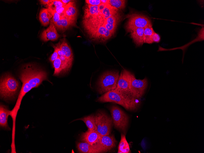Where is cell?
I'll list each match as a JSON object with an SVG mask.
<instances>
[{
	"label": "cell",
	"mask_w": 204,
	"mask_h": 153,
	"mask_svg": "<svg viewBox=\"0 0 204 153\" xmlns=\"http://www.w3.org/2000/svg\"><path fill=\"white\" fill-rule=\"evenodd\" d=\"M95 117L97 131L101 136L110 135L112 126V119L102 111H98Z\"/></svg>",
	"instance_id": "obj_8"
},
{
	"label": "cell",
	"mask_w": 204,
	"mask_h": 153,
	"mask_svg": "<svg viewBox=\"0 0 204 153\" xmlns=\"http://www.w3.org/2000/svg\"><path fill=\"white\" fill-rule=\"evenodd\" d=\"M128 20L126 28L128 32H130L137 28H144L148 27H152L151 20L144 15L134 13L128 15Z\"/></svg>",
	"instance_id": "obj_6"
},
{
	"label": "cell",
	"mask_w": 204,
	"mask_h": 153,
	"mask_svg": "<svg viewBox=\"0 0 204 153\" xmlns=\"http://www.w3.org/2000/svg\"><path fill=\"white\" fill-rule=\"evenodd\" d=\"M141 146L143 149H145L146 148V142H145L144 139L142 140L141 142Z\"/></svg>",
	"instance_id": "obj_39"
},
{
	"label": "cell",
	"mask_w": 204,
	"mask_h": 153,
	"mask_svg": "<svg viewBox=\"0 0 204 153\" xmlns=\"http://www.w3.org/2000/svg\"><path fill=\"white\" fill-rule=\"evenodd\" d=\"M118 153H131L129 144L126 140L125 135L121 134V138L118 147Z\"/></svg>",
	"instance_id": "obj_28"
},
{
	"label": "cell",
	"mask_w": 204,
	"mask_h": 153,
	"mask_svg": "<svg viewBox=\"0 0 204 153\" xmlns=\"http://www.w3.org/2000/svg\"><path fill=\"white\" fill-rule=\"evenodd\" d=\"M65 5H66L63 3L60 0H51L50 2L46 5V7L52 15L57 8Z\"/></svg>",
	"instance_id": "obj_30"
},
{
	"label": "cell",
	"mask_w": 204,
	"mask_h": 153,
	"mask_svg": "<svg viewBox=\"0 0 204 153\" xmlns=\"http://www.w3.org/2000/svg\"><path fill=\"white\" fill-rule=\"evenodd\" d=\"M75 23L62 16L61 19L54 25L58 29L64 31L68 29L71 26L75 25Z\"/></svg>",
	"instance_id": "obj_25"
},
{
	"label": "cell",
	"mask_w": 204,
	"mask_h": 153,
	"mask_svg": "<svg viewBox=\"0 0 204 153\" xmlns=\"http://www.w3.org/2000/svg\"><path fill=\"white\" fill-rule=\"evenodd\" d=\"M76 146L78 152L82 153H100L104 152L103 148L97 143L90 145L87 143H77Z\"/></svg>",
	"instance_id": "obj_11"
},
{
	"label": "cell",
	"mask_w": 204,
	"mask_h": 153,
	"mask_svg": "<svg viewBox=\"0 0 204 153\" xmlns=\"http://www.w3.org/2000/svg\"><path fill=\"white\" fill-rule=\"evenodd\" d=\"M86 4L92 5H99L101 3V0H86Z\"/></svg>",
	"instance_id": "obj_33"
},
{
	"label": "cell",
	"mask_w": 204,
	"mask_h": 153,
	"mask_svg": "<svg viewBox=\"0 0 204 153\" xmlns=\"http://www.w3.org/2000/svg\"><path fill=\"white\" fill-rule=\"evenodd\" d=\"M107 4H104L103 3H101L98 6V10L99 12V14L102 12L103 9L105 8L106 6V5Z\"/></svg>",
	"instance_id": "obj_37"
},
{
	"label": "cell",
	"mask_w": 204,
	"mask_h": 153,
	"mask_svg": "<svg viewBox=\"0 0 204 153\" xmlns=\"http://www.w3.org/2000/svg\"><path fill=\"white\" fill-rule=\"evenodd\" d=\"M89 37L101 42H104L114 35L103 25L86 30Z\"/></svg>",
	"instance_id": "obj_10"
},
{
	"label": "cell",
	"mask_w": 204,
	"mask_h": 153,
	"mask_svg": "<svg viewBox=\"0 0 204 153\" xmlns=\"http://www.w3.org/2000/svg\"><path fill=\"white\" fill-rule=\"evenodd\" d=\"M152 40L153 42L158 43L160 41V37L158 34L155 32L152 36Z\"/></svg>",
	"instance_id": "obj_35"
},
{
	"label": "cell",
	"mask_w": 204,
	"mask_h": 153,
	"mask_svg": "<svg viewBox=\"0 0 204 153\" xmlns=\"http://www.w3.org/2000/svg\"><path fill=\"white\" fill-rule=\"evenodd\" d=\"M148 85L147 79H137L134 74L131 73L130 81V88L133 97L135 99L142 97Z\"/></svg>",
	"instance_id": "obj_9"
},
{
	"label": "cell",
	"mask_w": 204,
	"mask_h": 153,
	"mask_svg": "<svg viewBox=\"0 0 204 153\" xmlns=\"http://www.w3.org/2000/svg\"><path fill=\"white\" fill-rule=\"evenodd\" d=\"M131 73L125 69L122 70L119 75L117 86L115 90L126 97L131 99H137L133 97L130 88Z\"/></svg>",
	"instance_id": "obj_7"
},
{
	"label": "cell",
	"mask_w": 204,
	"mask_h": 153,
	"mask_svg": "<svg viewBox=\"0 0 204 153\" xmlns=\"http://www.w3.org/2000/svg\"><path fill=\"white\" fill-rule=\"evenodd\" d=\"M61 2L64 4L66 5L69 2H72L73 1L70 0H61Z\"/></svg>",
	"instance_id": "obj_40"
},
{
	"label": "cell",
	"mask_w": 204,
	"mask_h": 153,
	"mask_svg": "<svg viewBox=\"0 0 204 153\" xmlns=\"http://www.w3.org/2000/svg\"><path fill=\"white\" fill-rule=\"evenodd\" d=\"M54 69L53 75L58 76L62 74L67 72L69 69L62 62L60 59L58 58L53 62Z\"/></svg>",
	"instance_id": "obj_24"
},
{
	"label": "cell",
	"mask_w": 204,
	"mask_h": 153,
	"mask_svg": "<svg viewBox=\"0 0 204 153\" xmlns=\"http://www.w3.org/2000/svg\"><path fill=\"white\" fill-rule=\"evenodd\" d=\"M19 86L17 80L10 74H5L0 79L1 98L5 100L13 98L17 93Z\"/></svg>",
	"instance_id": "obj_3"
},
{
	"label": "cell",
	"mask_w": 204,
	"mask_h": 153,
	"mask_svg": "<svg viewBox=\"0 0 204 153\" xmlns=\"http://www.w3.org/2000/svg\"><path fill=\"white\" fill-rule=\"evenodd\" d=\"M60 47L63 55L72 64L73 60V53L71 48L65 38L63 39L60 42Z\"/></svg>",
	"instance_id": "obj_21"
},
{
	"label": "cell",
	"mask_w": 204,
	"mask_h": 153,
	"mask_svg": "<svg viewBox=\"0 0 204 153\" xmlns=\"http://www.w3.org/2000/svg\"><path fill=\"white\" fill-rule=\"evenodd\" d=\"M52 15L47 8H42L41 9L39 15V19L42 25L44 26L48 25L52 18Z\"/></svg>",
	"instance_id": "obj_23"
},
{
	"label": "cell",
	"mask_w": 204,
	"mask_h": 153,
	"mask_svg": "<svg viewBox=\"0 0 204 153\" xmlns=\"http://www.w3.org/2000/svg\"><path fill=\"white\" fill-rule=\"evenodd\" d=\"M119 75L117 71H107L104 73L98 82V90L100 94L115 89Z\"/></svg>",
	"instance_id": "obj_4"
},
{
	"label": "cell",
	"mask_w": 204,
	"mask_h": 153,
	"mask_svg": "<svg viewBox=\"0 0 204 153\" xmlns=\"http://www.w3.org/2000/svg\"><path fill=\"white\" fill-rule=\"evenodd\" d=\"M120 18V15L118 13L105 20L103 26L114 34Z\"/></svg>",
	"instance_id": "obj_17"
},
{
	"label": "cell",
	"mask_w": 204,
	"mask_h": 153,
	"mask_svg": "<svg viewBox=\"0 0 204 153\" xmlns=\"http://www.w3.org/2000/svg\"><path fill=\"white\" fill-rule=\"evenodd\" d=\"M102 3L104 4H109V0H101Z\"/></svg>",
	"instance_id": "obj_41"
},
{
	"label": "cell",
	"mask_w": 204,
	"mask_h": 153,
	"mask_svg": "<svg viewBox=\"0 0 204 153\" xmlns=\"http://www.w3.org/2000/svg\"><path fill=\"white\" fill-rule=\"evenodd\" d=\"M109 109L115 127L125 133L129 122L128 116L116 106H112Z\"/></svg>",
	"instance_id": "obj_5"
},
{
	"label": "cell",
	"mask_w": 204,
	"mask_h": 153,
	"mask_svg": "<svg viewBox=\"0 0 204 153\" xmlns=\"http://www.w3.org/2000/svg\"><path fill=\"white\" fill-rule=\"evenodd\" d=\"M116 142L114 136L109 135L101 136L97 143L106 152L115 147Z\"/></svg>",
	"instance_id": "obj_14"
},
{
	"label": "cell",
	"mask_w": 204,
	"mask_h": 153,
	"mask_svg": "<svg viewBox=\"0 0 204 153\" xmlns=\"http://www.w3.org/2000/svg\"><path fill=\"white\" fill-rule=\"evenodd\" d=\"M40 36L42 40L47 42L56 40L59 38L60 35L57 33L54 24L50 22L49 27L42 31Z\"/></svg>",
	"instance_id": "obj_13"
},
{
	"label": "cell",
	"mask_w": 204,
	"mask_h": 153,
	"mask_svg": "<svg viewBox=\"0 0 204 153\" xmlns=\"http://www.w3.org/2000/svg\"><path fill=\"white\" fill-rule=\"evenodd\" d=\"M84 11L83 19L90 18L100 15L98 5L86 4Z\"/></svg>",
	"instance_id": "obj_20"
},
{
	"label": "cell",
	"mask_w": 204,
	"mask_h": 153,
	"mask_svg": "<svg viewBox=\"0 0 204 153\" xmlns=\"http://www.w3.org/2000/svg\"><path fill=\"white\" fill-rule=\"evenodd\" d=\"M104 19L100 15L87 19H83L82 24L85 30L98 27L103 25Z\"/></svg>",
	"instance_id": "obj_15"
},
{
	"label": "cell",
	"mask_w": 204,
	"mask_h": 153,
	"mask_svg": "<svg viewBox=\"0 0 204 153\" xmlns=\"http://www.w3.org/2000/svg\"><path fill=\"white\" fill-rule=\"evenodd\" d=\"M52 18L50 22L53 23L54 25L61 18L62 16L56 11L52 14Z\"/></svg>",
	"instance_id": "obj_32"
},
{
	"label": "cell",
	"mask_w": 204,
	"mask_h": 153,
	"mask_svg": "<svg viewBox=\"0 0 204 153\" xmlns=\"http://www.w3.org/2000/svg\"><path fill=\"white\" fill-rule=\"evenodd\" d=\"M101 136L97 130L88 129L82 134L80 140L82 142L93 145L99 141Z\"/></svg>",
	"instance_id": "obj_12"
},
{
	"label": "cell",
	"mask_w": 204,
	"mask_h": 153,
	"mask_svg": "<svg viewBox=\"0 0 204 153\" xmlns=\"http://www.w3.org/2000/svg\"><path fill=\"white\" fill-rule=\"evenodd\" d=\"M155 32L152 27H148L144 28L143 43L151 44L153 43L152 37Z\"/></svg>",
	"instance_id": "obj_29"
},
{
	"label": "cell",
	"mask_w": 204,
	"mask_h": 153,
	"mask_svg": "<svg viewBox=\"0 0 204 153\" xmlns=\"http://www.w3.org/2000/svg\"><path fill=\"white\" fill-rule=\"evenodd\" d=\"M54 50L53 53L51 54L49 58V60L52 62H53L55 60L59 58V56L56 49L54 47Z\"/></svg>",
	"instance_id": "obj_34"
},
{
	"label": "cell",
	"mask_w": 204,
	"mask_h": 153,
	"mask_svg": "<svg viewBox=\"0 0 204 153\" xmlns=\"http://www.w3.org/2000/svg\"><path fill=\"white\" fill-rule=\"evenodd\" d=\"M81 120L84 122L88 129L97 130L95 115H91L75 120Z\"/></svg>",
	"instance_id": "obj_27"
},
{
	"label": "cell",
	"mask_w": 204,
	"mask_h": 153,
	"mask_svg": "<svg viewBox=\"0 0 204 153\" xmlns=\"http://www.w3.org/2000/svg\"><path fill=\"white\" fill-rule=\"evenodd\" d=\"M66 7V5L62 7L57 8L55 10V11L60 14L62 16L63 14Z\"/></svg>",
	"instance_id": "obj_36"
},
{
	"label": "cell",
	"mask_w": 204,
	"mask_h": 153,
	"mask_svg": "<svg viewBox=\"0 0 204 153\" xmlns=\"http://www.w3.org/2000/svg\"><path fill=\"white\" fill-rule=\"evenodd\" d=\"M19 78L25 80L32 89L38 87L43 81L48 80L46 72L29 65L24 67Z\"/></svg>",
	"instance_id": "obj_2"
},
{
	"label": "cell",
	"mask_w": 204,
	"mask_h": 153,
	"mask_svg": "<svg viewBox=\"0 0 204 153\" xmlns=\"http://www.w3.org/2000/svg\"><path fill=\"white\" fill-rule=\"evenodd\" d=\"M204 26L199 30V32H198V34L197 37L194 40H193L191 41L190 43H188L187 44L184 45L183 46H181L178 48H173L172 49H166L164 48H162V47H159L158 51H166V50H175V49H181L183 51V52H184V51L185 50V49L189 46L190 45L192 44H193L195 42L200 41H202L204 40Z\"/></svg>",
	"instance_id": "obj_22"
},
{
	"label": "cell",
	"mask_w": 204,
	"mask_h": 153,
	"mask_svg": "<svg viewBox=\"0 0 204 153\" xmlns=\"http://www.w3.org/2000/svg\"><path fill=\"white\" fill-rule=\"evenodd\" d=\"M126 0H109V4L118 9H123L125 6Z\"/></svg>",
	"instance_id": "obj_31"
},
{
	"label": "cell",
	"mask_w": 204,
	"mask_h": 153,
	"mask_svg": "<svg viewBox=\"0 0 204 153\" xmlns=\"http://www.w3.org/2000/svg\"><path fill=\"white\" fill-rule=\"evenodd\" d=\"M118 9L110 5L106 4L105 7L100 13V15L104 20L118 13Z\"/></svg>",
	"instance_id": "obj_26"
},
{
	"label": "cell",
	"mask_w": 204,
	"mask_h": 153,
	"mask_svg": "<svg viewBox=\"0 0 204 153\" xmlns=\"http://www.w3.org/2000/svg\"><path fill=\"white\" fill-rule=\"evenodd\" d=\"M77 14V10L75 2L72 1L66 5V9L62 16L75 23Z\"/></svg>",
	"instance_id": "obj_16"
},
{
	"label": "cell",
	"mask_w": 204,
	"mask_h": 153,
	"mask_svg": "<svg viewBox=\"0 0 204 153\" xmlns=\"http://www.w3.org/2000/svg\"><path fill=\"white\" fill-rule=\"evenodd\" d=\"M144 28H138L133 30L131 32V36L134 42L137 46L143 44V36Z\"/></svg>",
	"instance_id": "obj_19"
},
{
	"label": "cell",
	"mask_w": 204,
	"mask_h": 153,
	"mask_svg": "<svg viewBox=\"0 0 204 153\" xmlns=\"http://www.w3.org/2000/svg\"><path fill=\"white\" fill-rule=\"evenodd\" d=\"M97 101L101 102H114L130 111L137 110L140 104V101L136 99L126 97L115 89L105 93L98 98Z\"/></svg>",
	"instance_id": "obj_1"
},
{
	"label": "cell",
	"mask_w": 204,
	"mask_h": 153,
	"mask_svg": "<svg viewBox=\"0 0 204 153\" xmlns=\"http://www.w3.org/2000/svg\"><path fill=\"white\" fill-rule=\"evenodd\" d=\"M39 1L41 4L47 5L50 2L51 0H41Z\"/></svg>",
	"instance_id": "obj_38"
},
{
	"label": "cell",
	"mask_w": 204,
	"mask_h": 153,
	"mask_svg": "<svg viewBox=\"0 0 204 153\" xmlns=\"http://www.w3.org/2000/svg\"><path fill=\"white\" fill-rule=\"evenodd\" d=\"M10 110L4 105L1 104L0 105V126L7 129H10L8 123V119L10 115Z\"/></svg>",
	"instance_id": "obj_18"
}]
</instances>
